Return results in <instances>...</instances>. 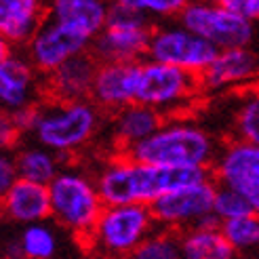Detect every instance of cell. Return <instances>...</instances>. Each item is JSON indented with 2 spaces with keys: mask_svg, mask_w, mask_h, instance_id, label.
<instances>
[{
  "mask_svg": "<svg viewBox=\"0 0 259 259\" xmlns=\"http://www.w3.org/2000/svg\"><path fill=\"white\" fill-rule=\"evenodd\" d=\"M108 11L110 5L101 0H55L47 7V17L68 23L95 40L108 23Z\"/></svg>",
  "mask_w": 259,
  "mask_h": 259,
  "instance_id": "20",
  "label": "cell"
},
{
  "mask_svg": "<svg viewBox=\"0 0 259 259\" xmlns=\"http://www.w3.org/2000/svg\"><path fill=\"white\" fill-rule=\"evenodd\" d=\"M21 139H23V133L17 126L15 114L0 110V152L13 154L21 146Z\"/></svg>",
  "mask_w": 259,
  "mask_h": 259,
  "instance_id": "29",
  "label": "cell"
},
{
  "mask_svg": "<svg viewBox=\"0 0 259 259\" xmlns=\"http://www.w3.org/2000/svg\"><path fill=\"white\" fill-rule=\"evenodd\" d=\"M181 259H236V251L219 226H202L181 234Z\"/></svg>",
  "mask_w": 259,
  "mask_h": 259,
  "instance_id": "22",
  "label": "cell"
},
{
  "mask_svg": "<svg viewBox=\"0 0 259 259\" xmlns=\"http://www.w3.org/2000/svg\"><path fill=\"white\" fill-rule=\"evenodd\" d=\"M13 53H15V49H13L3 36H0V61L3 59H7V57H11Z\"/></svg>",
  "mask_w": 259,
  "mask_h": 259,
  "instance_id": "33",
  "label": "cell"
},
{
  "mask_svg": "<svg viewBox=\"0 0 259 259\" xmlns=\"http://www.w3.org/2000/svg\"><path fill=\"white\" fill-rule=\"evenodd\" d=\"M47 19V7L38 0H0V36L13 49H25Z\"/></svg>",
  "mask_w": 259,
  "mask_h": 259,
  "instance_id": "19",
  "label": "cell"
},
{
  "mask_svg": "<svg viewBox=\"0 0 259 259\" xmlns=\"http://www.w3.org/2000/svg\"><path fill=\"white\" fill-rule=\"evenodd\" d=\"M133 5L150 21L154 19L173 21V17H179V13L184 11L186 0H133Z\"/></svg>",
  "mask_w": 259,
  "mask_h": 259,
  "instance_id": "28",
  "label": "cell"
},
{
  "mask_svg": "<svg viewBox=\"0 0 259 259\" xmlns=\"http://www.w3.org/2000/svg\"><path fill=\"white\" fill-rule=\"evenodd\" d=\"M139 63H99L91 89V101L103 114L112 116L135 103Z\"/></svg>",
  "mask_w": 259,
  "mask_h": 259,
  "instance_id": "15",
  "label": "cell"
},
{
  "mask_svg": "<svg viewBox=\"0 0 259 259\" xmlns=\"http://www.w3.org/2000/svg\"><path fill=\"white\" fill-rule=\"evenodd\" d=\"M99 196L106 206H152L162 194L198 184L211 177L202 169H162L133 160L128 154H110L93 171Z\"/></svg>",
  "mask_w": 259,
  "mask_h": 259,
  "instance_id": "1",
  "label": "cell"
},
{
  "mask_svg": "<svg viewBox=\"0 0 259 259\" xmlns=\"http://www.w3.org/2000/svg\"><path fill=\"white\" fill-rule=\"evenodd\" d=\"M152 30L154 23L133 5V0L112 3L108 23L93 40L91 55L99 63H139L148 57Z\"/></svg>",
  "mask_w": 259,
  "mask_h": 259,
  "instance_id": "6",
  "label": "cell"
},
{
  "mask_svg": "<svg viewBox=\"0 0 259 259\" xmlns=\"http://www.w3.org/2000/svg\"><path fill=\"white\" fill-rule=\"evenodd\" d=\"M91 47H93V38L89 34L72 28L68 23L47 17L34 38L25 45L23 55L45 78L66 61L82 53H91Z\"/></svg>",
  "mask_w": 259,
  "mask_h": 259,
  "instance_id": "11",
  "label": "cell"
},
{
  "mask_svg": "<svg viewBox=\"0 0 259 259\" xmlns=\"http://www.w3.org/2000/svg\"><path fill=\"white\" fill-rule=\"evenodd\" d=\"M217 53L219 51L211 42L202 40L200 36L190 32L175 19L154 25L146 59L179 68L200 78L202 72L217 57Z\"/></svg>",
  "mask_w": 259,
  "mask_h": 259,
  "instance_id": "9",
  "label": "cell"
},
{
  "mask_svg": "<svg viewBox=\"0 0 259 259\" xmlns=\"http://www.w3.org/2000/svg\"><path fill=\"white\" fill-rule=\"evenodd\" d=\"M5 257H7V259H23V255H21V247H19L17 238H15V240H11V242L7 244Z\"/></svg>",
  "mask_w": 259,
  "mask_h": 259,
  "instance_id": "32",
  "label": "cell"
},
{
  "mask_svg": "<svg viewBox=\"0 0 259 259\" xmlns=\"http://www.w3.org/2000/svg\"><path fill=\"white\" fill-rule=\"evenodd\" d=\"M103 128H106V114L91 99L55 101L45 97L36 108L28 139L66 160L89 150Z\"/></svg>",
  "mask_w": 259,
  "mask_h": 259,
  "instance_id": "3",
  "label": "cell"
},
{
  "mask_svg": "<svg viewBox=\"0 0 259 259\" xmlns=\"http://www.w3.org/2000/svg\"><path fill=\"white\" fill-rule=\"evenodd\" d=\"M200 93L198 76L150 59L139 63L135 103L156 110L164 118L188 116V108H192Z\"/></svg>",
  "mask_w": 259,
  "mask_h": 259,
  "instance_id": "7",
  "label": "cell"
},
{
  "mask_svg": "<svg viewBox=\"0 0 259 259\" xmlns=\"http://www.w3.org/2000/svg\"><path fill=\"white\" fill-rule=\"evenodd\" d=\"M259 78V57L249 47L219 51L213 63L200 76L202 91L222 93V91L242 89Z\"/></svg>",
  "mask_w": 259,
  "mask_h": 259,
  "instance_id": "14",
  "label": "cell"
},
{
  "mask_svg": "<svg viewBox=\"0 0 259 259\" xmlns=\"http://www.w3.org/2000/svg\"><path fill=\"white\" fill-rule=\"evenodd\" d=\"M222 144L209 128L190 116L164 118L158 131L144 144L135 146L128 156L137 162L162 169H202L211 171Z\"/></svg>",
  "mask_w": 259,
  "mask_h": 259,
  "instance_id": "2",
  "label": "cell"
},
{
  "mask_svg": "<svg viewBox=\"0 0 259 259\" xmlns=\"http://www.w3.org/2000/svg\"><path fill=\"white\" fill-rule=\"evenodd\" d=\"M224 5L251 25L259 21V0H224Z\"/></svg>",
  "mask_w": 259,
  "mask_h": 259,
  "instance_id": "30",
  "label": "cell"
},
{
  "mask_svg": "<svg viewBox=\"0 0 259 259\" xmlns=\"http://www.w3.org/2000/svg\"><path fill=\"white\" fill-rule=\"evenodd\" d=\"M0 215L21 226L47 222L51 217L49 188L25 179H15L7 194L0 198Z\"/></svg>",
  "mask_w": 259,
  "mask_h": 259,
  "instance_id": "18",
  "label": "cell"
},
{
  "mask_svg": "<svg viewBox=\"0 0 259 259\" xmlns=\"http://www.w3.org/2000/svg\"><path fill=\"white\" fill-rule=\"evenodd\" d=\"M156 228L150 206H106L84 242L101 259H131Z\"/></svg>",
  "mask_w": 259,
  "mask_h": 259,
  "instance_id": "5",
  "label": "cell"
},
{
  "mask_svg": "<svg viewBox=\"0 0 259 259\" xmlns=\"http://www.w3.org/2000/svg\"><path fill=\"white\" fill-rule=\"evenodd\" d=\"M217 184L213 177L198 181L179 190H171L154 202L150 209L156 219V226L162 230H171L177 234L192 228L202 226H222L213 215V200H215Z\"/></svg>",
  "mask_w": 259,
  "mask_h": 259,
  "instance_id": "8",
  "label": "cell"
},
{
  "mask_svg": "<svg viewBox=\"0 0 259 259\" xmlns=\"http://www.w3.org/2000/svg\"><path fill=\"white\" fill-rule=\"evenodd\" d=\"M251 213H255L253 206L244 200L240 194H236L230 188L217 186L215 200H213V215L217 217L219 224H226V222H232V219H238V217L251 215Z\"/></svg>",
  "mask_w": 259,
  "mask_h": 259,
  "instance_id": "27",
  "label": "cell"
},
{
  "mask_svg": "<svg viewBox=\"0 0 259 259\" xmlns=\"http://www.w3.org/2000/svg\"><path fill=\"white\" fill-rule=\"evenodd\" d=\"M211 177L217 186L234 190L259 215V148L244 141L228 139L222 144L211 166Z\"/></svg>",
  "mask_w": 259,
  "mask_h": 259,
  "instance_id": "12",
  "label": "cell"
},
{
  "mask_svg": "<svg viewBox=\"0 0 259 259\" xmlns=\"http://www.w3.org/2000/svg\"><path fill=\"white\" fill-rule=\"evenodd\" d=\"M15 179H17V171H15L13 154L0 152V198L7 194V190L13 186V181Z\"/></svg>",
  "mask_w": 259,
  "mask_h": 259,
  "instance_id": "31",
  "label": "cell"
},
{
  "mask_svg": "<svg viewBox=\"0 0 259 259\" xmlns=\"http://www.w3.org/2000/svg\"><path fill=\"white\" fill-rule=\"evenodd\" d=\"M51 200V219L63 230L84 240L106 209L95 184L93 171L78 164H66L47 186Z\"/></svg>",
  "mask_w": 259,
  "mask_h": 259,
  "instance_id": "4",
  "label": "cell"
},
{
  "mask_svg": "<svg viewBox=\"0 0 259 259\" xmlns=\"http://www.w3.org/2000/svg\"><path fill=\"white\" fill-rule=\"evenodd\" d=\"M177 21L217 51L244 49L255 36L253 25L232 13L224 3H186Z\"/></svg>",
  "mask_w": 259,
  "mask_h": 259,
  "instance_id": "10",
  "label": "cell"
},
{
  "mask_svg": "<svg viewBox=\"0 0 259 259\" xmlns=\"http://www.w3.org/2000/svg\"><path fill=\"white\" fill-rule=\"evenodd\" d=\"M226 240L236 253H253L259 249V215L251 213L238 219H232L219 226Z\"/></svg>",
  "mask_w": 259,
  "mask_h": 259,
  "instance_id": "25",
  "label": "cell"
},
{
  "mask_svg": "<svg viewBox=\"0 0 259 259\" xmlns=\"http://www.w3.org/2000/svg\"><path fill=\"white\" fill-rule=\"evenodd\" d=\"M131 259H181V234L156 228Z\"/></svg>",
  "mask_w": 259,
  "mask_h": 259,
  "instance_id": "26",
  "label": "cell"
},
{
  "mask_svg": "<svg viewBox=\"0 0 259 259\" xmlns=\"http://www.w3.org/2000/svg\"><path fill=\"white\" fill-rule=\"evenodd\" d=\"M13 160H15L17 179H25L40 186H49L66 166V160L59 158L57 154L38 144H32V141H25L13 152Z\"/></svg>",
  "mask_w": 259,
  "mask_h": 259,
  "instance_id": "21",
  "label": "cell"
},
{
  "mask_svg": "<svg viewBox=\"0 0 259 259\" xmlns=\"http://www.w3.org/2000/svg\"><path fill=\"white\" fill-rule=\"evenodd\" d=\"M164 122V116L156 110L131 103L110 116L108 135L112 141L114 154H128L135 146L144 144L148 137L158 131V126Z\"/></svg>",
  "mask_w": 259,
  "mask_h": 259,
  "instance_id": "17",
  "label": "cell"
},
{
  "mask_svg": "<svg viewBox=\"0 0 259 259\" xmlns=\"http://www.w3.org/2000/svg\"><path fill=\"white\" fill-rule=\"evenodd\" d=\"M99 68V61L82 53L59 66L53 74L45 76V97L55 101H87Z\"/></svg>",
  "mask_w": 259,
  "mask_h": 259,
  "instance_id": "16",
  "label": "cell"
},
{
  "mask_svg": "<svg viewBox=\"0 0 259 259\" xmlns=\"http://www.w3.org/2000/svg\"><path fill=\"white\" fill-rule=\"evenodd\" d=\"M230 139L244 141L259 148V89L242 93L232 110V135Z\"/></svg>",
  "mask_w": 259,
  "mask_h": 259,
  "instance_id": "23",
  "label": "cell"
},
{
  "mask_svg": "<svg viewBox=\"0 0 259 259\" xmlns=\"http://www.w3.org/2000/svg\"><path fill=\"white\" fill-rule=\"evenodd\" d=\"M45 99V78L23 53L0 61V110L17 114Z\"/></svg>",
  "mask_w": 259,
  "mask_h": 259,
  "instance_id": "13",
  "label": "cell"
},
{
  "mask_svg": "<svg viewBox=\"0 0 259 259\" xmlns=\"http://www.w3.org/2000/svg\"><path fill=\"white\" fill-rule=\"evenodd\" d=\"M23 259H53L59 249L57 232L47 222L25 226L17 236Z\"/></svg>",
  "mask_w": 259,
  "mask_h": 259,
  "instance_id": "24",
  "label": "cell"
}]
</instances>
